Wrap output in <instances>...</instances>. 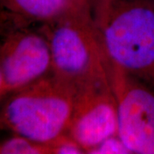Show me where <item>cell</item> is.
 <instances>
[{
    "instance_id": "8",
    "label": "cell",
    "mask_w": 154,
    "mask_h": 154,
    "mask_svg": "<svg viewBox=\"0 0 154 154\" xmlns=\"http://www.w3.org/2000/svg\"><path fill=\"white\" fill-rule=\"evenodd\" d=\"M0 154H50L48 144L15 134H0Z\"/></svg>"
},
{
    "instance_id": "5",
    "label": "cell",
    "mask_w": 154,
    "mask_h": 154,
    "mask_svg": "<svg viewBox=\"0 0 154 154\" xmlns=\"http://www.w3.org/2000/svg\"><path fill=\"white\" fill-rule=\"evenodd\" d=\"M117 134L132 154H154V88L110 64Z\"/></svg>"
},
{
    "instance_id": "7",
    "label": "cell",
    "mask_w": 154,
    "mask_h": 154,
    "mask_svg": "<svg viewBox=\"0 0 154 154\" xmlns=\"http://www.w3.org/2000/svg\"><path fill=\"white\" fill-rule=\"evenodd\" d=\"M90 4V0H0V9L23 21L44 25Z\"/></svg>"
},
{
    "instance_id": "9",
    "label": "cell",
    "mask_w": 154,
    "mask_h": 154,
    "mask_svg": "<svg viewBox=\"0 0 154 154\" xmlns=\"http://www.w3.org/2000/svg\"><path fill=\"white\" fill-rule=\"evenodd\" d=\"M88 154H132V152L116 134L104 140L88 151Z\"/></svg>"
},
{
    "instance_id": "2",
    "label": "cell",
    "mask_w": 154,
    "mask_h": 154,
    "mask_svg": "<svg viewBox=\"0 0 154 154\" xmlns=\"http://www.w3.org/2000/svg\"><path fill=\"white\" fill-rule=\"evenodd\" d=\"M48 40L52 74L75 90L110 83V63L93 17L92 5L39 25Z\"/></svg>"
},
{
    "instance_id": "12",
    "label": "cell",
    "mask_w": 154,
    "mask_h": 154,
    "mask_svg": "<svg viewBox=\"0 0 154 154\" xmlns=\"http://www.w3.org/2000/svg\"><path fill=\"white\" fill-rule=\"evenodd\" d=\"M5 97V82H4V77H3L2 72H1V69H0V102Z\"/></svg>"
},
{
    "instance_id": "4",
    "label": "cell",
    "mask_w": 154,
    "mask_h": 154,
    "mask_svg": "<svg viewBox=\"0 0 154 154\" xmlns=\"http://www.w3.org/2000/svg\"><path fill=\"white\" fill-rule=\"evenodd\" d=\"M0 69L6 97L51 74L50 45L39 25L13 17L0 30Z\"/></svg>"
},
{
    "instance_id": "11",
    "label": "cell",
    "mask_w": 154,
    "mask_h": 154,
    "mask_svg": "<svg viewBox=\"0 0 154 154\" xmlns=\"http://www.w3.org/2000/svg\"><path fill=\"white\" fill-rule=\"evenodd\" d=\"M11 19V16L8 13H5L0 9V30L5 26L8 22Z\"/></svg>"
},
{
    "instance_id": "1",
    "label": "cell",
    "mask_w": 154,
    "mask_h": 154,
    "mask_svg": "<svg viewBox=\"0 0 154 154\" xmlns=\"http://www.w3.org/2000/svg\"><path fill=\"white\" fill-rule=\"evenodd\" d=\"M92 11L110 64L154 88V6L145 0H96Z\"/></svg>"
},
{
    "instance_id": "3",
    "label": "cell",
    "mask_w": 154,
    "mask_h": 154,
    "mask_svg": "<svg viewBox=\"0 0 154 154\" xmlns=\"http://www.w3.org/2000/svg\"><path fill=\"white\" fill-rule=\"evenodd\" d=\"M76 90L52 73L0 102V134L48 144L66 134Z\"/></svg>"
},
{
    "instance_id": "10",
    "label": "cell",
    "mask_w": 154,
    "mask_h": 154,
    "mask_svg": "<svg viewBox=\"0 0 154 154\" xmlns=\"http://www.w3.org/2000/svg\"><path fill=\"white\" fill-rule=\"evenodd\" d=\"M50 154H83L85 150L69 134H64L48 143Z\"/></svg>"
},
{
    "instance_id": "6",
    "label": "cell",
    "mask_w": 154,
    "mask_h": 154,
    "mask_svg": "<svg viewBox=\"0 0 154 154\" xmlns=\"http://www.w3.org/2000/svg\"><path fill=\"white\" fill-rule=\"evenodd\" d=\"M66 134L85 153L117 134V107L111 82L77 90Z\"/></svg>"
}]
</instances>
